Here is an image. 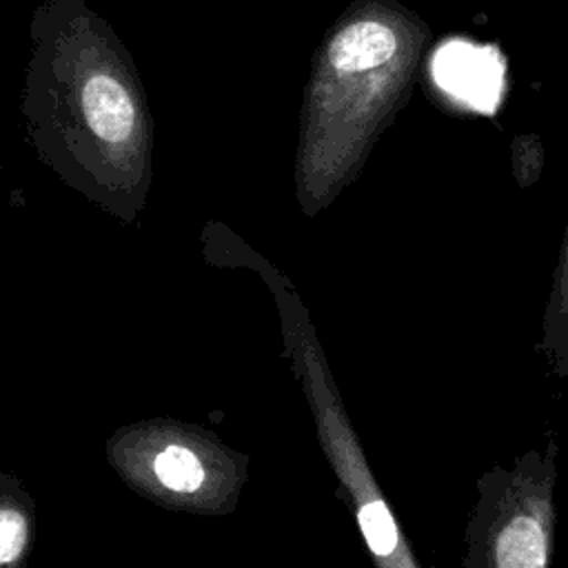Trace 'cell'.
<instances>
[{"instance_id": "cell-1", "label": "cell", "mask_w": 568, "mask_h": 568, "mask_svg": "<svg viewBox=\"0 0 568 568\" xmlns=\"http://www.w3.org/2000/svg\"><path fill=\"white\" fill-rule=\"evenodd\" d=\"M20 113L36 158L133 224L153 180V120L138 67L87 0H40L29 18Z\"/></svg>"}, {"instance_id": "cell-2", "label": "cell", "mask_w": 568, "mask_h": 568, "mask_svg": "<svg viewBox=\"0 0 568 568\" xmlns=\"http://www.w3.org/2000/svg\"><path fill=\"white\" fill-rule=\"evenodd\" d=\"M260 273L273 293L282 324L284 351L304 388L320 446L333 466L375 566L419 568L399 521L390 513L388 501L366 464L364 448L335 388L326 355L317 342L306 306L302 304L297 291L280 273H273L268 266H262Z\"/></svg>"}, {"instance_id": "cell-3", "label": "cell", "mask_w": 568, "mask_h": 568, "mask_svg": "<svg viewBox=\"0 0 568 568\" xmlns=\"http://www.w3.org/2000/svg\"><path fill=\"white\" fill-rule=\"evenodd\" d=\"M104 457L129 490L173 513L229 515L248 479L244 453L175 417H146L115 428Z\"/></svg>"}, {"instance_id": "cell-4", "label": "cell", "mask_w": 568, "mask_h": 568, "mask_svg": "<svg viewBox=\"0 0 568 568\" xmlns=\"http://www.w3.org/2000/svg\"><path fill=\"white\" fill-rule=\"evenodd\" d=\"M557 442L486 470L466 524L462 568H552L557 537Z\"/></svg>"}, {"instance_id": "cell-5", "label": "cell", "mask_w": 568, "mask_h": 568, "mask_svg": "<svg viewBox=\"0 0 568 568\" xmlns=\"http://www.w3.org/2000/svg\"><path fill=\"white\" fill-rule=\"evenodd\" d=\"M36 544V499L0 466V568H29Z\"/></svg>"}, {"instance_id": "cell-6", "label": "cell", "mask_w": 568, "mask_h": 568, "mask_svg": "<svg viewBox=\"0 0 568 568\" xmlns=\"http://www.w3.org/2000/svg\"><path fill=\"white\" fill-rule=\"evenodd\" d=\"M395 53L397 36L379 20H357L344 27L328 47L331 67L342 73L379 69Z\"/></svg>"}, {"instance_id": "cell-7", "label": "cell", "mask_w": 568, "mask_h": 568, "mask_svg": "<svg viewBox=\"0 0 568 568\" xmlns=\"http://www.w3.org/2000/svg\"><path fill=\"white\" fill-rule=\"evenodd\" d=\"M537 348L555 377L568 375V240L552 277Z\"/></svg>"}]
</instances>
